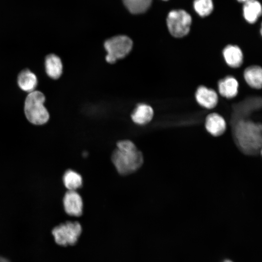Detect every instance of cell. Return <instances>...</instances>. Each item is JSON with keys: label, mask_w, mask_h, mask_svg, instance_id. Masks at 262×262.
<instances>
[{"label": "cell", "mask_w": 262, "mask_h": 262, "mask_svg": "<svg viewBox=\"0 0 262 262\" xmlns=\"http://www.w3.org/2000/svg\"><path fill=\"white\" fill-rule=\"evenodd\" d=\"M111 159L117 172L123 175L136 171L144 161L142 152L132 141L128 140L117 143L116 148L112 153Z\"/></svg>", "instance_id": "cell-1"}, {"label": "cell", "mask_w": 262, "mask_h": 262, "mask_svg": "<svg viewBox=\"0 0 262 262\" xmlns=\"http://www.w3.org/2000/svg\"><path fill=\"white\" fill-rule=\"evenodd\" d=\"M235 136L239 146L247 153L261 149L262 126L250 121H240L235 128Z\"/></svg>", "instance_id": "cell-2"}, {"label": "cell", "mask_w": 262, "mask_h": 262, "mask_svg": "<svg viewBox=\"0 0 262 262\" xmlns=\"http://www.w3.org/2000/svg\"><path fill=\"white\" fill-rule=\"evenodd\" d=\"M44 95L39 91L30 92L26 98L24 112L27 119L34 125H42L49 119V112L44 103Z\"/></svg>", "instance_id": "cell-3"}, {"label": "cell", "mask_w": 262, "mask_h": 262, "mask_svg": "<svg viewBox=\"0 0 262 262\" xmlns=\"http://www.w3.org/2000/svg\"><path fill=\"white\" fill-rule=\"evenodd\" d=\"M132 46V40L126 35H117L107 39L104 44L107 52L106 61L114 64L118 59L123 58L130 52Z\"/></svg>", "instance_id": "cell-4"}, {"label": "cell", "mask_w": 262, "mask_h": 262, "mask_svg": "<svg viewBox=\"0 0 262 262\" xmlns=\"http://www.w3.org/2000/svg\"><path fill=\"white\" fill-rule=\"evenodd\" d=\"M192 18L189 13L183 10L170 11L166 18L168 31L174 37L180 38L190 32Z\"/></svg>", "instance_id": "cell-5"}, {"label": "cell", "mask_w": 262, "mask_h": 262, "mask_svg": "<svg viewBox=\"0 0 262 262\" xmlns=\"http://www.w3.org/2000/svg\"><path fill=\"white\" fill-rule=\"evenodd\" d=\"M82 227L77 221H66L54 227L52 230L55 242L62 246H72L78 241Z\"/></svg>", "instance_id": "cell-6"}, {"label": "cell", "mask_w": 262, "mask_h": 262, "mask_svg": "<svg viewBox=\"0 0 262 262\" xmlns=\"http://www.w3.org/2000/svg\"><path fill=\"white\" fill-rule=\"evenodd\" d=\"M196 103L201 107L206 109L214 108L218 103V96L213 89L205 85L198 86L195 93Z\"/></svg>", "instance_id": "cell-7"}, {"label": "cell", "mask_w": 262, "mask_h": 262, "mask_svg": "<svg viewBox=\"0 0 262 262\" xmlns=\"http://www.w3.org/2000/svg\"><path fill=\"white\" fill-rule=\"evenodd\" d=\"M63 205L69 215L78 217L83 212V202L81 196L75 191H68L65 195Z\"/></svg>", "instance_id": "cell-8"}, {"label": "cell", "mask_w": 262, "mask_h": 262, "mask_svg": "<svg viewBox=\"0 0 262 262\" xmlns=\"http://www.w3.org/2000/svg\"><path fill=\"white\" fill-rule=\"evenodd\" d=\"M222 55L226 64L231 68L240 67L244 62V54L239 46L229 44L222 50Z\"/></svg>", "instance_id": "cell-9"}, {"label": "cell", "mask_w": 262, "mask_h": 262, "mask_svg": "<svg viewBox=\"0 0 262 262\" xmlns=\"http://www.w3.org/2000/svg\"><path fill=\"white\" fill-rule=\"evenodd\" d=\"M239 87L238 80L232 75L226 76L220 79L217 82L219 94L227 99H231L237 96Z\"/></svg>", "instance_id": "cell-10"}, {"label": "cell", "mask_w": 262, "mask_h": 262, "mask_svg": "<svg viewBox=\"0 0 262 262\" xmlns=\"http://www.w3.org/2000/svg\"><path fill=\"white\" fill-rule=\"evenodd\" d=\"M205 127L207 131L213 136L223 134L226 130L227 124L224 118L217 113L208 114L205 119Z\"/></svg>", "instance_id": "cell-11"}, {"label": "cell", "mask_w": 262, "mask_h": 262, "mask_svg": "<svg viewBox=\"0 0 262 262\" xmlns=\"http://www.w3.org/2000/svg\"><path fill=\"white\" fill-rule=\"evenodd\" d=\"M243 77L247 85L251 88L259 90L262 87V68L258 65L247 66L244 70Z\"/></svg>", "instance_id": "cell-12"}, {"label": "cell", "mask_w": 262, "mask_h": 262, "mask_svg": "<svg viewBox=\"0 0 262 262\" xmlns=\"http://www.w3.org/2000/svg\"><path fill=\"white\" fill-rule=\"evenodd\" d=\"M153 115L154 111L150 106L146 104H140L134 109L131 117L136 124L145 125L152 120Z\"/></svg>", "instance_id": "cell-13"}, {"label": "cell", "mask_w": 262, "mask_h": 262, "mask_svg": "<svg viewBox=\"0 0 262 262\" xmlns=\"http://www.w3.org/2000/svg\"><path fill=\"white\" fill-rule=\"evenodd\" d=\"M45 66L47 75L52 79L59 78L63 72V65L60 58L54 54L47 56Z\"/></svg>", "instance_id": "cell-14"}, {"label": "cell", "mask_w": 262, "mask_h": 262, "mask_svg": "<svg viewBox=\"0 0 262 262\" xmlns=\"http://www.w3.org/2000/svg\"><path fill=\"white\" fill-rule=\"evenodd\" d=\"M17 83L21 89L30 93L33 91L37 86V77L30 70L24 69L18 76Z\"/></svg>", "instance_id": "cell-15"}, {"label": "cell", "mask_w": 262, "mask_h": 262, "mask_svg": "<svg viewBox=\"0 0 262 262\" xmlns=\"http://www.w3.org/2000/svg\"><path fill=\"white\" fill-rule=\"evenodd\" d=\"M262 14L261 3L256 0H252L244 3L243 15L245 19L249 23L256 22Z\"/></svg>", "instance_id": "cell-16"}, {"label": "cell", "mask_w": 262, "mask_h": 262, "mask_svg": "<svg viewBox=\"0 0 262 262\" xmlns=\"http://www.w3.org/2000/svg\"><path fill=\"white\" fill-rule=\"evenodd\" d=\"M63 182L68 191H75L82 185V176L72 170H67L63 176Z\"/></svg>", "instance_id": "cell-17"}, {"label": "cell", "mask_w": 262, "mask_h": 262, "mask_svg": "<svg viewBox=\"0 0 262 262\" xmlns=\"http://www.w3.org/2000/svg\"><path fill=\"white\" fill-rule=\"evenodd\" d=\"M152 0H123L128 9L132 14H141L146 11L150 7Z\"/></svg>", "instance_id": "cell-18"}, {"label": "cell", "mask_w": 262, "mask_h": 262, "mask_svg": "<svg viewBox=\"0 0 262 262\" xmlns=\"http://www.w3.org/2000/svg\"><path fill=\"white\" fill-rule=\"evenodd\" d=\"M193 6L195 11L201 17L209 16L213 6L212 0H195Z\"/></svg>", "instance_id": "cell-19"}, {"label": "cell", "mask_w": 262, "mask_h": 262, "mask_svg": "<svg viewBox=\"0 0 262 262\" xmlns=\"http://www.w3.org/2000/svg\"><path fill=\"white\" fill-rule=\"evenodd\" d=\"M239 2H244V3H246L247 1H250V0H237Z\"/></svg>", "instance_id": "cell-20"}, {"label": "cell", "mask_w": 262, "mask_h": 262, "mask_svg": "<svg viewBox=\"0 0 262 262\" xmlns=\"http://www.w3.org/2000/svg\"><path fill=\"white\" fill-rule=\"evenodd\" d=\"M224 262H232L229 260H226L224 261Z\"/></svg>", "instance_id": "cell-21"}, {"label": "cell", "mask_w": 262, "mask_h": 262, "mask_svg": "<svg viewBox=\"0 0 262 262\" xmlns=\"http://www.w3.org/2000/svg\"></svg>", "instance_id": "cell-22"}]
</instances>
